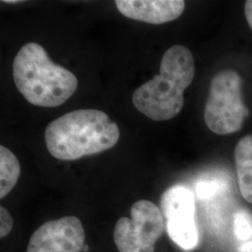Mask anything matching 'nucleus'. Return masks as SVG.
<instances>
[{"mask_svg": "<svg viewBox=\"0 0 252 252\" xmlns=\"http://www.w3.org/2000/svg\"><path fill=\"white\" fill-rule=\"evenodd\" d=\"M120 129L107 113L82 108L68 112L50 123L45 130L49 153L61 161H74L83 156L113 148Z\"/></svg>", "mask_w": 252, "mask_h": 252, "instance_id": "obj_1", "label": "nucleus"}, {"mask_svg": "<svg viewBox=\"0 0 252 252\" xmlns=\"http://www.w3.org/2000/svg\"><path fill=\"white\" fill-rule=\"evenodd\" d=\"M195 74L193 56L182 45L170 47L162 55L160 73L134 92L135 108L153 121L176 117L184 105V92Z\"/></svg>", "mask_w": 252, "mask_h": 252, "instance_id": "obj_2", "label": "nucleus"}, {"mask_svg": "<svg viewBox=\"0 0 252 252\" xmlns=\"http://www.w3.org/2000/svg\"><path fill=\"white\" fill-rule=\"evenodd\" d=\"M12 75L19 92L37 107H59L78 88L77 77L54 63L45 49L36 42L20 49L12 63Z\"/></svg>", "mask_w": 252, "mask_h": 252, "instance_id": "obj_3", "label": "nucleus"}, {"mask_svg": "<svg viewBox=\"0 0 252 252\" xmlns=\"http://www.w3.org/2000/svg\"><path fill=\"white\" fill-rule=\"evenodd\" d=\"M242 86L243 79L234 69L222 70L212 78L204 118L213 133L229 135L243 127L250 112L244 104Z\"/></svg>", "mask_w": 252, "mask_h": 252, "instance_id": "obj_4", "label": "nucleus"}, {"mask_svg": "<svg viewBox=\"0 0 252 252\" xmlns=\"http://www.w3.org/2000/svg\"><path fill=\"white\" fill-rule=\"evenodd\" d=\"M162 211L148 200L131 207V219L123 217L114 228V242L120 252H154L164 229Z\"/></svg>", "mask_w": 252, "mask_h": 252, "instance_id": "obj_5", "label": "nucleus"}, {"mask_svg": "<svg viewBox=\"0 0 252 252\" xmlns=\"http://www.w3.org/2000/svg\"><path fill=\"white\" fill-rule=\"evenodd\" d=\"M160 203L166 232L172 241L186 252L195 249L199 234L192 191L183 185H174L162 193Z\"/></svg>", "mask_w": 252, "mask_h": 252, "instance_id": "obj_6", "label": "nucleus"}, {"mask_svg": "<svg viewBox=\"0 0 252 252\" xmlns=\"http://www.w3.org/2000/svg\"><path fill=\"white\" fill-rule=\"evenodd\" d=\"M85 232L81 220L74 216L47 221L32 234L27 252H81Z\"/></svg>", "mask_w": 252, "mask_h": 252, "instance_id": "obj_7", "label": "nucleus"}, {"mask_svg": "<svg viewBox=\"0 0 252 252\" xmlns=\"http://www.w3.org/2000/svg\"><path fill=\"white\" fill-rule=\"evenodd\" d=\"M115 4L124 16L151 25L172 22L185 9L182 0H117Z\"/></svg>", "mask_w": 252, "mask_h": 252, "instance_id": "obj_8", "label": "nucleus"}, {"mask_svg": "<svg viewBox=\"0 0 252 252\" xmlns=\"http://www.w3.org/2000/svg\"><path fill=\"white\" fill-rule=\"evenodd\" d=\"M234 160L241 194L252 204V135L244 136L236 144Z\"/></svg>", "mask_w": 252, "mask_h": 252, "instance_id": "obj_9", "label": "nucleus"}, {"mask_svg": "<svg viewBox=\"0 0 252 252\" xmlns=\"http://www.w3.org/2000/svg\"><path fill=\"white\" fill-rule=\"evenodd\" d=\"M20 173L17 157L8 148L0 146V198H4L14 188Z\"/></svg>", "mask_w": 252, "mask_h": 252, "instance_id": "obj_10", "label": "nucleus"}, {"mask_svg": "<svg viewBox=\"0 0 252 252\" xmlns=\"http://www.w3.org/2000/svg\"><path fill=\"white\" fill-rule=\"evenodd\" d=\"M234 232L237 244L252 241V213L247 209H239L234 215Z\"/></svg>", "mask_w": 252, "mask_h": 252, "instance_id": "obj_11", "label": "nucleus"}, {"mask_svg": "<svg viewBox=\"0 0 252 252\" xmlns=\"http://www.w3.org/2000/svg\"><path fill=\"white\" fill-rule=\"evenodd\" d=\"M227 188V182L222 179H207L199 181L195 186V191L200 200H208L221 194Z\"/></svg>", "mask_w": 252, "mask_h": 252, "instance_id": "obj_12", "label": "nucleus"}, {"mask_svg": "<svg viewBox=\"0 0 252 252\" xmlns=\"http://www.w3.org/2000/svg\"><path fill=\"white\" fill-rule=\"evenodd\" d=\"M13 226L12 217L4 207H0V237L3 238L10 233Z\"/></svg>", "mask_w": 252, "mask_h": 252, "instance_id": "obj_13", "label": "nucleus"}, {"mask_svg": "<svg viewBox=\"0 0 252 252\" xmlns=\"http://www.w3.org/2000/svg\"><path fill=\"white\" fill-rule=\"evenodd\" d=\"M245 16L252 30V0H248L245 2Z\"/></svg>", "mask_w": 252, "mask_h": 252, "instance_id": "obj_14", "label": "nucleus"}, {"mask_svg": "<svg viewBox=\"0 0 252 252\" xmlns=\"http://www.w3.org/2000/svg\"><path fill=\"white\" fill-rule=\"evenodd\" d=\"M236 252H252V241L238 245L236 248Z\"/></svg>", "mask_w": 252, "mask_h": 252, "instance_id": "obj_15", "label": "nucleus"}, {"mask_svg": "<svg viewBox=\"0 0 252 252\" xmlns=\"http://www.w3.org/2000/svg\"><path fill=\"white\" fill-rule=\"evenodd\" d=\"M4 3H20L21 1H18V0H15V1H13V0H9V1H8V0H5V1H3Z\"/></svg>", "mask_w": 252, "mask_h": 252, "instance_id": "obj_16", "label": "nucleus"}, {"mask_svg": "<svg viewBox=\"0 0 252 252\" xmlns=\"http://www.w3.org/2000/svg\"><path fill=\"white\" fill-rule=\"evenodd\" d=\"M84 252H86L88 251V247H83V249H82Z\"/></svg>", "mask_w": 252, "mask_h": 252, "instance_id": "obj_17", "label": "nucleus"}]
</instances>
